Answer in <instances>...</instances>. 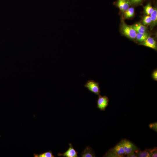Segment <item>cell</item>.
Masks as SVG:
<instances>
[{
  "instance_id": "obj_1",
  "label": "cell",
  "mask_w": 157,
  "mask_h": 157,
  "mask_svg": "<svg viewBox=\"0 0 157 157\" xmlns=\"http://www.w3.org/2000/svg\"><path fill=\"white\" fill-rule=\"evenodd\" d=\"M120 30L122 33L127 38L132 40L135 39L137 33L131 26L128 25L123 22Z\"/></svg>"
},
{
  "instance_id": "obj_2",
  "label": "cell",
  "mask_w": 157,
  "mask_h": 157,
  "mask_svg": "<svg viewBox=\"0 0 157 157\" xmlns=\"http://www.w3.org/2000/svg\"><path fill=\"white\" fill-rule=\"evenodd\" d=\"M89 91L99 95L101 92L99 83L93 80L88 81L84 85Z\"/></svg>"
},
{
  "instance_id": "obj_3",
  "label": "cell",
  "mask_w": 157,
  "mask_h": 157,
  "mask_svg": "<svg viewBox=\"0 0 157 157\" xmlns=\"http://www.w3.org/2000/svg\"><path fill=\"white\" fill-rule=\"evenodd\" d=\"M120 142L122 144L126 155L138 149L134 144L126 139H123Z\"/></svg>"
},
{
  "instance_id": "obj_4",
  "label": "cell",
  "mask_w": 157,
  "mask_h": 157,
  "mask_svg": "<svg viewBox=\"0 0 157 157\" xmlns=\"http://www.w3.org/2000/svg\"><path fill=\"white\" fill-rule=\"evenodd\" d=\"M109 101V99L107 96L99 94L97 101V108L101 111H105L108 105Z\"/></svg>"
},
{
  "instance_id": "obj_5",
  "label": "cell",
  "mask_w": 157,
  "mask_h": 157,
  "mask_svg": "<svg viewBox=\"0 0 157 157\" xmlns=\"http://www.w3.org/2000/svg\"><path fill=\"white\" fill-rule=\"evenodd\" d=\"M69 147L65 152L61 154L58 153V156L65 157H78V152L74 149L71 143L69 144Z\"/></svg>"
},
{
  "instance_id": "obj_6",
  "label": "cell",
  "mask_w": 157,
  "mask_h": 157,
  "mask_svg": "<svg viewBox=\"0 0 157 157\" xmlns=\"http://www.w3.org/2000/svg\"><path fill=\"white\" fill-rule=\"evenodd\" d=\"M140 44L156 50L157 49V43L154 39L149 36L144 42Z\"/></svg>"
},
{
  "instance_id": "obj_7",
  "label": "cell",
  "mask_w": 157,
  "mask_h": 157,
  "mask_svg": "<svg viewBox=\"0 0 157 157\" xmlns=\"http://www.w3.org/2000/svg\"><path fill=\"white\" fill-rule=\"evenodd\" d=\"M116 5L122 12H124L128 10L131 6L128 0H117Z\"/></svg>"
},
{
  "instance_id": "obj_8",
  "label": "cell",
  "mask_w": 157,
  "mask_h": 157,
  "mask_svg": "<svg viewBox=\"0 0 157 157\" xmlns=\"http://www.w3.org/2000/svg\"><path fill=\"white\" fill-rule=\"evenodd\" d=\"M118 156V157H124L126 155L123 148L120 142L117 144L113 148L111 149Z\"/></svg>"
},
{
  "instance_id": "obj_9",
  "label": "cell",
  "mask_w": 157,
  "mask_h": 157,
  "mask_svg": "<svg viewBox=\"0 0 157 157\" xmlns=\"http://www.w3.org/2000/svg\"><path fill=\"white\" fill-rule=\"evenodd\" d=\"M131 26L137 33H144L147 32V27L140 22L137 23Z\"/></svg>"
},
{
  "instance_id": "obj_10",
  "label": "cell",
  "mask_w": 157,
  "mask_h": 157,
  "mask_svg": "<svg viewBox=\"0 0 157 157\" xmlns=\"http://www.w3.org/2000/svg\"><path fill=\"white\" fill-rule=\"evenodd\" d=\"M82 157H94L95 154L92 149L89 146H87L81 154Z\"/></svg>"
},
{
  "instance_id": "obj_11",
  "label": "cell",
  "mask_w": 157,
  "mask_h": 157,
  "mask_svg": "<svg viewBox=\"0 0 157 157\" xmlns=\"http://www.w3.org/2000/svg\"><path fill=\"white\" fill-rule=\"evenodd\" d=\"M151 19V28H152L157 24V9L156 7H154V9L150 15Z\"/></svg>"
},
{
  "instance_id": "obj_12",
  "label": "cell",
  "mask_w": 157,
  "mask_h": 157,
  "mask_svg": "<svg viewBox=\"0 0 157 157\" xmlns=\"http://www.w3.org/2000/svg\"><path fill=\"white\" fill-rule=\"evenodd\" d=\"M149 36V34L147 32L144 33H137L135 39L140 44L145 41Z\"/></svg>"
},
{
  "instance_id": "obj_13",
  "label": "cell",
  "mask_w": 157,
  "mask_h": 157,
  "mask_svg": "<svg viewBox=\"0 0 157 157\" xmlns=\"http://www.w3.org/2000/svg\"><path fill=\"white\" fill-rule=\"evenodd\" d=\"M137 157H151L148 149H146L142 151L138 149L134 151Z\"/></svg>"
},
{
  "instance_id": "obj_14",
  "label": "cell",
  "mask_w": 157,
  "mask_h": 157,
  "mask_svg": "<svg viewBox=\"0 0 157 157\" xmlns=\"http://www.w3.org/2000/svg\"><path fill=\"white\" fill-rule=\"evenodd\" d=\"M124 13V17L125 19H128L133 16L135 13V9L133 7H130Z\"/></svg>"
},
{
  "instance_id": "obj_15",
  "label": "cell",
  "mask_w": 157,
  "mask_h": 157,
  "mask_svg": "<svg viewBox=\"0 0 157 157\" xmlns=\"http://www.w3.org/2000/svg\"><path fill=\"white\" fill-rule=\"evenodd\" d=\"M34 157H54L52 152L49 151L40 154L34 153L33 154Z\"/></svg>"
},
{
  "instance_id": "obj_16",
  "label": "cell",
  "mask_w": 157,
  "mask_h": 157,
  "mask_svg": "<svg viewBox=\"0 0 157 157\" xmlns=\"http://www.w3.org/2000/svg\"><path fill=\"white\" fill-rule=\"evenodd\" d=\"M144 8L145 14L147 15H150L153 11L154 7H153L151 3H149L144 7Z\"/></svg>"
},
{
  "instance_id": "obj_17",
  "label": "cell",
  "mask_w": 157,
  "mask_h": 157,
  "mask_svg": "<svg viewBox=\"0 0 157 157\" xmlns=\"http://www.w3.org/2000/svg\"><path fill=\"white\" fill-rule=\"evenodd\" d=\"M151 23V19L150 15H147L143 18L142 24L145 26L150 25Z\"/></svg>"
},
{
  "instance_id": "obj_18",
  "label": "cell",
  "mask_w": 157,
  "mask_h": 157,
  "mask_svg": "<svg viewBox=\"0 0 157 157\" xmlns=\"http://www.w3.org/2000/svg\"><path fill=\"white\" fill-rule=\"evenodd\" d=\"M148 151L151 157H156L157 156V147H154L153 148L148 149Z\"/></svg>"
},
{
  "instance_id": "obj_19",
  "label": "cell",
  "mask_w": 157,
  "mask_h": 157,
  "mask_svg": "<svg viewBox=\"0 0 157 157\" xmlns=\"http://www.w3.org/2000/svg\"><path fill=\"white\" fill-rule=\"evenodd\" d=\"M131 5L137 6L141 4L145 0H128Z\"/></svg>"
},
{
  "instance_id": "obj_20",
  "label": "cell",
  "mask_w": 157,
  "mask_h": 157,
  "mask_svg": "<svg viewBox=\"0 0 157 157\" xmlns=\"http://www.w3.org/2000/svg\"><path fill=\"white\" fill-rule=\"evenodd\" d=\"M151 77L155 81H157V69H155L152 72L151 74Z\"/></svg>"
},
{
  "instance_id": "obj_21",
  "label": "cell",
  "mask_w": 157,
  "mask_h": 157,
  "mask_svg": "<svg viewBox=\"0 0 157 157\" xmlns=\"http://www.w3.org/2000/svg\"><path fill=\"white\" fill-rule=\"evenodd\" d=\"M149 127L156 131H157V123H154L150 124L149 125Z\"/></svg>"
},
{
  "instance_id": "obj_22",
  "label": "cell",
  "mask_w": 157,
  "mask_h": 157,
  "mask_svg": "<svg viewBox=\"0 0 157 157\" xmlns=\"http://www.w3.org/2000/svg\"><path fill=\"white\" fill-rule=\"evenodd\" d=\"M126 157H137L134 151L131 152L129 154H127Z\"/></svg>"
}]
</instances>
